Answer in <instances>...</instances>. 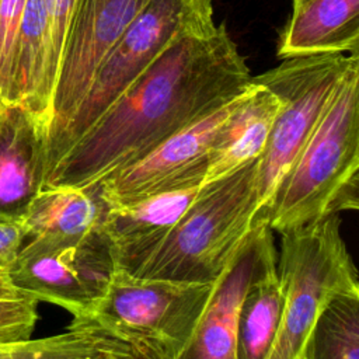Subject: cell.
<instances>
[{
    "mask_svg": "<svg viewBox=\"0 0 359 359\" xmlns=\"http://www.w3.org/2000/svg\"><path fill=\"white\" fill-rule=\"evenodd\" d=\"M250 80L224 24L175 39L46 175L43 188L98 182L237 97Z\"/></svg>",
    "mask_w": 359,
    "mask_h": 359,
    "instance_id": "cell-1",
    "label": "cell"
},
{
    "mask_svg": "<svg viewBox=\"0 0 359 359\" xmlns=\"http://www.w3.org/2000/svg\"><path fill=\"white\" fill-rule=\"evenodd\" d=\"M359 208V55L259 216L286 233Z\"/></svg>",
    "mask_w": 359,
    "mask_h": 359,
    "instance_id": "cell-2",
    "label": "cell"
},
{
    "mask_svg": "<svg viewBox=\"0 0 359 359\" xmlns=\"http://www.w3.org/2000/svg\"><path fill=\"white\" fill-rule=\"evenodd\" d=\"M258 160L202 184L198 196L150 251L118 268L144 279L215 282L258 222Z\"/></svg>",
    "mask_w": 359,
    "mask_h": 359,
    "instance_id": "cell-3",
    "label": "cell"
},
{
    "mask_svg": "<svg viewBox=\"0 0 359 359\" xmlns=\"http://www.w3.org/2000/svg\"><path fill=\"white\" fill-rule=\"evenodd\" d=\"M213 286L144 279L115 268L104 296L70 325L94 327L119 338L130 359H180Z\"/></svg>",
    "mask_w": 359,
    "mask_h": 359,
    "instance_id": "cell-4",
    "label": "cell"
},
{
    "mask_svg": "<svg viewBox=\"0 0 359 359\" xmlns=\"http://www.w3.org/2000/svg\"><path fill=\"white\" fill-rule=\"evenodd\" d=\"M215 27L212 0H150L98 66L67 125L46 144L45 178L175 39Z\"/></svg>",
    "mask_w": 359,
    "mask_h": 359,
    "instance_id": "cell-5",
    "label": "cell"
},
{
    "mask_svg": "<svg viewBox=\"0 0 359 359\" xmlns=\"http://www.w3.org/2000/svg\"><path fill=\"white\" fill-rule=\"evenodd\" d=\"M276 269L283 304L266 359H304L307 338L327 302L339 293L359 292L339 216L282 233Z\"/></svg>",
    "mask_w": 359,
    "mask_h": 359,
    "instance_id": "cell-6",
    "label": "cell"
},
{
    "mask_svg": "<svg viewBox=\"0 0 359 359\" xmlns=\"http://www.w3.org/2000/svg\"><path fill=\"white\" fill-rule=\"evenodd\" d=\"M353 56L321 53L289 57L279 66L251 77L280 100L257 165L258 219L311 136Z\"/></svg>",
    "mask_w": 359,
    "mask_h": 359,
    "instance_id": "cell-7",
    "label": "cell"
},
{
    "mask_svg": "<svg viewBox=\"0 0 359 359\" xmlns=\"http://www.w3.org/2000/svg\"><path fill=\"white\" fill-rule=\"evenodd\" d=\"M114 269L111 247L100 229L70 247L31 238L8 268L7 279L25 296L83 317L104 296Z\"/></svg>",
    "mask_w": 359,
    "mask_h": 359,
    "instance_id": "cell-8",
    "label": "cell"
},
{
    "mask_svg": "<svg viewBox=\"0 0 359 359\" xmlns=\"http://www.w3.org/2000/svg\"><path fill=\"white\" fill-rule=\"evenodd\" d=\"M150 0H76L50 104L46 144L67 125L98 66Z\"/></svg>",
    "mask_w": 359,
    "mask_h": 359,
    "instance_id": "cell-9",
    "label": "cell"
},
{
    "mask_svg": "<svg viewBox=\"0 0 359 359\" xmlns=\"http://www.w3.org/2000/svg\"><path fill=\"white\" fill-rule=\"evenodd\" d=\"M236 98L95 182L108 205L123 206L150 195L202 185L212 142Z\"/></svg>",
    "mask_w": 359,
    "mask_h": 359,
    "instance_id": "cell-10",
    "label": "cell"
},
{
    "mask_svg": "<svg viewBox=\"0 0 359 359\" xmlns=\"http://www.w3.org/2000/svg\"><path fill=\"white\" fill-rule=\"evenodd\" d=\"M276 258L273 231L258 223L215 280L210 300L180 359H237V317L258 273Z\"/></svg>",
    "mask_w": 359,
    "mask_h": 359,
    "instance_id": "cell-11",
    "label": "cell"
},
{
    "mask_svg": "<svg viewBox=\"0 0 359 359\" xmlns=\"http://www.w3.org/2000/svg\"><path fill=\"white\" fill-rule=\"evenodd\" d=\"M46 132L28 111L0 104V217L22 222L43 189Z\"/></svg>",
    "mask_w": 359,
    "mask_h": 359,
    "instance_id": "cell-12",
    "label": "cell"
},
{
    "mask_svg": "<svg viewBox=\"0 0 359 359\" xmlns=\"http://www.w3.org/2000/svg\"><path fill=\"white\" fill-rule=\"evenodd\" d=\"M279 108L280 100L272 90L250 80L216 132L203 184L258 160Z\"/></svg>",
    "mask_w": 359,
    "mask_h": 359,
    "instance_id": "cell-13",
    "label": "cell"
},
{
    "mask_svg": "<svg viewBox=\"0 0 359 359\" xmlns=\"http://www.w3.org/2000/svg\"><path fill=\"white\" fill-rule=\"evenodd\" d=\"M201 187L156 194L109 208L101 231L111 247L115 268H125L157 245L195 201Z\"/></svg>",
    "mask_w": 359,
    "mask_h": 359,
    "instance_id": "cell-14",
    "label": "cell"
},
{
    "mask_svg": "<svg viewBox=\"0 0 359 359\" xmlns=\"http://www.w3.org/2000/svg\"><path fill=\"white\" fill-rule=\"evenodd\" d=\"M109 208L98 184L43 188L29 203L22 224L29 240L50 247H70L98 231Z\"/></svg>",
    "mask_w": 359,
    "mask_h": 359,
    "instance_id": "cell-15",
    "label": "cell"
},
{
    "mask_svg": "<svg viewBox=\"0 0 359 359\" xmlns=\"http://www.w3.org/2000/svg\"><path fill=\"white\" fill-rule=\"evenodd\" d=\"M345 52L359 55V0H307L293 7L279 57Z\"/></svg>",
    "mask_w": 359,
    "mask_h": 359,
    "instance_id": "cell-16",
    "label": "cell"
},
{
    "mask_svg": "<svg viewBox=\"0 0 359 359\" xmlns=\"http://www.w3.org/2000/svg\"><path fill=\"white\" fill-rule=\"evenodd\" d=\"M282 304L283 289L275 258L251 282L241 300L237 317V359H266L279 325Z\"/></svg>",
    "mask_w": 359,
    "mask_h": 359,
    "instance_id": "cell-17",
    "label": "cell"
},
{
    "mask_svg": "<svg viewBox=\"0 0 359 359\" xmlns=\"http://www.w3.org/2000/svg\"><path fill=\"white\" fill-rule=\"evenodd\" d=\"M0 359H130V355L125 342L102 330L69 325L52 337L0 342Z\"/></svg>",
    "mask_w": 359,
    "mask_h": 359,
    "instance_id": "cell-18",
    "label": "cell"
},
{
    "mask_svg": "<svg viewBox=\"0 0 359 359\" xmlns=\"http://www.w3.org/2000/svg\"><path fill=\"white\" fill-rule=\"evenodd\" d=\"M304 359H359V292L327 302L307 338Z\"/></svg>",
    "mask_w": 359,
    "mask_h": 359,
    "instance_id": "cell-19",
    "label": "cell"
},
{
    "mask_svg": "<svg viewBox=\"0 0 359 359\" xmlns=\"http://www.w3.org/2000/svg\"><path fill=\"white\" fill-rule=\"evenodd\" d=\"M25 0H0V104L11 105V57Z\"/></svg>",
    "mask_w": 359,
    "mask_h": 359,
    "instance_id": "cell-20",
    "label": "cell"
},
{
    "mask_svg": "<svg viewBox=\"0 0 359 359\" xmlns=\"http://www.w3.org/2000/svg\"><path fill=\"white\" fill-rule=\"evenodd\" d=\"M38 300L24 296L0 299V342L31 338L38 320Z\"/></svg>",
    "mask_w": 359,
    "mask_h": 359,
    "instance_id": "cell-21",
    "label": "cell"
},
{
    "mask_svg": "<svg viewBox=\"0 0 359 359\" xmlns=\"http://www.w3.org/2000/svg\"><path fill=\"white\" fill-rule=\"evenodd\" d=\"M25 240L27 230L22 222L0 217V273L7 275Z\"/></svg>",
    "mask_w": 359,
    "mask_h": 359,
    "instance_id": "cell-22",
    "label": "cell"
},
{
    "mask_svg": "<svg viewBox=\"0 0 359 359\" xmlns=\"http://www.w3.org/2000/svg\"><path fill=\"white\" fill-rule=\"evenodd\" d=\"M25 294L20 293L7 279V275L0 273V299H17L24 297Z\"/></svg>",
    "mask_w": 359,
    "mask_h": 359,
    "instance_id": "cell-23",
    "label": "cell"
},
{
    "mask_svg": "<svg viewBox=\"0 0 359 359\" xmlns=\"http://www.w3.org/2000/svg\"><path fill=\"white\" fill-rule=\"evenodd\" d=\"M307 0H293V7H297V6H300V4H303V3H306Z\"/></svg>",
    "mask_w": 359,
    "mask_h": 359,
    "instance_id": "cell-24",
    "label": "cell"
}]
</instances>
